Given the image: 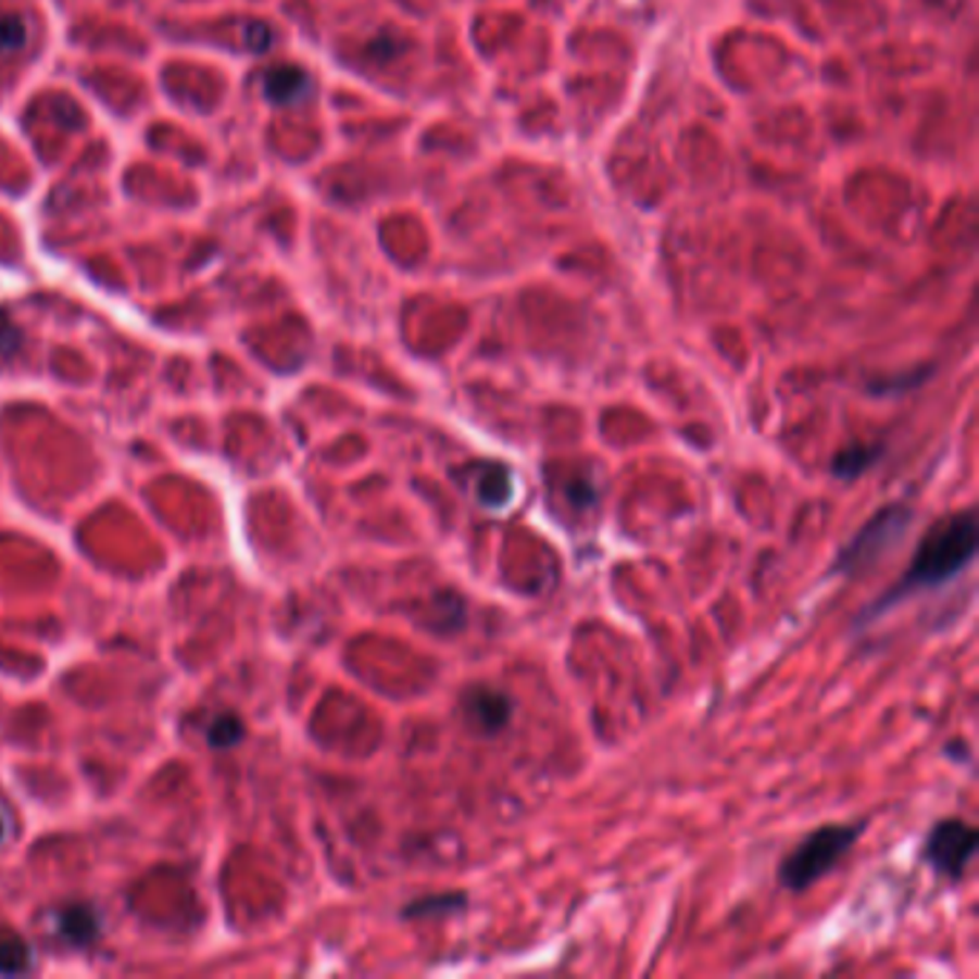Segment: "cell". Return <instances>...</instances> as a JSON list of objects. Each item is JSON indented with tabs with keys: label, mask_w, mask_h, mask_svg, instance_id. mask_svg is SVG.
Instances as JSON below:
<instances>
[{
	"label": "cell",
	"mask_w": 979,
	"mask_h": 979,
	"mask_svg": "<svg viewBox=\"0 0 979 979\" xmlns=\"http://www.w3.org/2000/svg\"><path fill=\"white\" fill-rule=\"evenodd\" d=\"M882 454L884 442H853L836 451L830 460V474L839 480H859L862 474L870 472L882 460Z\"/></svg>",
	"instance_id": "10"
},
{
	"label": "cell",
	"mask_w": 979,
	"mask_h": 979,
	"mask_svg": "<svg viewBox=\"0 0 979 979\" xmlns=\"http://www.w3.org/2000/svg\"><path fill=\"white\" fill-rule=\"evenodd\" d=\"M26 43V21L21 15H0V55Z\"/></svg>",
	"instance_id": "14"
},
{
	"label": "cell",
	"mask_w": 979,
	"mask_h": 979,
	"mask_svg": "<svg viewBox=\"0 0 979 979\" xmlns=\"http://www.w3.org/2000/svg\"><path fill=\"white\" fill-rule=\"evenodd\" d=\"M307 89H311V78H307L305 70L297 64L274 66V70H267L265 78H262V92H265V98L271 104L279 106L299 104V101L307 96Z\"/></svg>",
	"instance_id": "7"
},
{
	"label": "cell",
	"mask_w": 979,
	"mask_h": 979,
	"mask_svg": "<svg viewBox=\"0 0 979 979\" xmlns=\"http://www.w3.org/2000/svg\"><path fill=\"white\" fill-rule=\"evenodd\" d=\"M979 848V830L959 816L933 821L922 839V859L945 882L959 884Z\"/></svg>",
	"instance_id": "4"
},
{
	"label": "cell",
	"mask_w": 979,
	"mask_h": 979,
	"mask_svg": "<svg viewBox=\"0 0 979 979\" xmlns=\"http://www.w3.org/2000/svg\"><path fill=\"white\" fill-rule=\"evenodd\" d=\"M514 699L494 683H468L460 692V713L468 730L482 739H494L514 718Z\"/></svg>",
	"instance_id": "5"
},
{
	"label": "cell",
	"mask_w": 979,
	"mask_h": 979,
	"mask_svg": "<svg viewBox=\"0 0 979 979\" xmlns=\"http://www.w3.org/2000/svg\"><path fill=\"white\" fill-rule=\"evenodd\" d=\"M33 968V947L15 933L0 937V974H24Z\"/></svg>",
	"instance_id": "12"
},
{
	"label": "cell",
	"mask_w": 979,
	"mask_h": 979,
	"mask_svg": "<svg viewBox=\"0 0 979 979\" xmlns=\"http://www.w3.org/2000/svg\"><path fill=\"white\" fill-rule=\"evenodd\" d=\"M21 346V330L15 328V322L9 319L7 314H0V360H7Z\"/></svg>",
	"instance_id": "16"
},
{
	"label": "cell",
	"mask_w": 979,
	"mask_h": 979,
	"mask_svg": "<svg viewBox=\"0 0 979 979\" xmlns=\"http://www.w3.org/2000/svg\"><path fill=\"white\" fill-rule=\"evenodd\" d=\"M49 933L61 940L64 945L84 947L98 940L101 933V916L87 902H70V905L52 907L47 914Z\"/></svg>",
	"instance_id": "6"
},
{
	"label": "cell",
	"mask_w": 979,
	"mask_h": 979,
	"mask_svg": "<svg viewBox=\"0 0 979 979\" xmlns=\"http://www.w3.org/2000/svg\"><path fill=\"white\" fill-rule=\"evenodd\" d=\"M468 907V893L463 891H445V893H428L419 900L409 902L402 907V919H445V916L463 914Z\"/></svg>",
	"instance_id": "11"
},
{
	"label": "cell",
	"mask_w": 979,
	"mask_h": 979,
	"mask_svg": "<svg viewBox=\"0 0 979 979\" xmlns=\"http://www.w3.org/2000/svg\"><path fill=\"white\" fill-rule=\"evenodd\" d=\"M928 374H931V368H922L919 374H905V377L900 379H884L879 386H870V393H876V397H893V393H902L907 391V388L922 386Z\"/></svg>",
	"instance_id": "15"
},
{
	"label": "cell",
	"mask_w": 979,
	"mask_h": 979,
	"mask_svg": "<svg viewBox=\"0 0 979 979\" xmlns=\"http://www.w3.org/2000/svg\"><path fill=\"white\" fill-rule=\"evenodd\" d=\"M241 736H244V724H241L239 715H234V713L218 715L216 721L210 724V732H208L210 744L216 746V750H227V746L239 744Z\"/></svg>",
	"instance_id": "13"
},
{
	"label": "cell",
	"mask_w": 979,
	"mask_h": 979,
	"mask_svg": "<svg viewBox=\"0 0 979 979\" xmlns=\"http://www.w3.org/2000/svg\"><path fill=\"white\" fill-rule=\"evenodd\" d=\"M15 830H17L15 813H12V807L0 799V848H7V844L12 842Z\"/></svg>",
	"instance_id": "17"
},
{
	"label": "cell",
	"mask_w": 979,
	"mask_h": 979,
	"mask_svg": "<svg viewBox=\"0 0 979 979\" xmlns=\"http://www.w3.org/2000/svg\"><path fill=\"white\" fill-rule=\"evenodd\" d=\"M472 489L480 506L503 509L514 498V477L506 466L486 463V466H477V474H472Z\"/></svg>",
	"instance_id": "8"
},
{
	"label": "cell",
	"mask_w": 979,
	"mask_h": 979,
	"mask_svg": "<svg viewBox=\"0 0 979 979\" xmlns=\"http://www.w3.org/2000/svg\"><path fill=\"white\" fill-rule=\"evenodd\" d=\"M914 517L916 512L907 500L888 503V506L870 514L856 529V535L839 549V554L830 563V575H862L865 569L876 566L884 554L900 547L902 540L907 538Z\"/></svg>",
	"instance_id": "3"
},
{
	"label": "cell",
	"mask_w": 979,
	"mask_h": 979,
	"mask_svg": "<svg viewBox=\"0 0 979 979\" xmlns=\"http://www.w3.org/2000/svg\"><path fill=\"white\" fill-rule=\"evenodd\" d=\"M428 606H431V612H428L426 627L431 632H437V638H449V635H457L466 629L468 610L457 589H440Z\"/></svg>",
	"instance_id": "9"
},
{
	"label": "cell",
	"mask_w": 979,
	"mask_h": 979,
	"mask_svg": "<svg viewBox=\"0 0 979 979\" xmlns=\"http://www.w3.org/2000/svg\"><path fill=\"white\" fill-rule=\"evenodd\" d=\"M979 552V520L974 509H959L928 526L916 552L902 572V578L888 592H882L874 603L856 615L853 629H862L874 620L884 618L888 612L902 606L905 601L922 592H937L945 583L956 580L974 563Z\"/></svg>",
	"instance_id": "1"
},
{
	"label": "cell",
	"mask_w": 979,
	"mask_h": 979,
	"mask_svg": "<svg viewBox=\"0 0 979 979\" xmlns=\"http://www.w3.org/2000/svg\"><path fill=\"white\" fill-rule=\"evenodd\" d=\"M867 821H830L804 836L779 865V884L790 893L811 891L813 884L833 874L842 859L856 848Z\"/></svg>",
	"instance_id": "2"
}]
</instances>
